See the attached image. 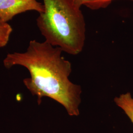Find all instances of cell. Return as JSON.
Segmentation results:
<instances>
[{"instance_id":"6","label":"cell","mask_w":133,"mask_h":133,"mask_svg":"<svg viewBox=\"0 0 133 133\" xmlns=\"http://www.w3.org/2000/svg\"><path fill=\"white\" fill-rule=\"evenodd\" d=\"M114 1V0H89L84 5L91 10H100L108 8ZM129 1L133 2V0Z\"/></svg>"},{"instance_id":"3","label":"cell","mask_w":133,"mask_h":133,"mask_svg":"<svg viewBox=\"0 0 133 133\" xmlns=\"http://www.w3.org/2000/svg\"><path fill=\"white\" fill-rule=\"evenodd\" d=\"M35 11H44L43 3L38 0H0V20L8 22L17 15Z\"/></svg>"},{"instance_id":"1","label":"cell","mask_w":133,"mask_h":133,"mask_svg":"<svg viewBox=\"0 0 133 133\" xmlns=\"http://www.w3.org/2000/svg\"><path fill=\"white\" fill-rule=\"evenodd\" d=\"M63 52L45 41L32 40L24 52L8 53L3 65L8 69L21 66L28 71L30 77L24 78L23 84L37 97L38 105L48 97L62 105L70 116H78L82 88L70 80L72 66L62 56Z\"/></svg>"},{"instance_id":"5","label":"cell","mask_w":133,"mask_h":133,"mask_svg":"<svg viewBox=\"0 0 133 133\" xmlns=\"http://www.w3.org/2000/svg\"><path fill=\"white\" fill-rule=\"evenodd\" d=\"M12 31V28L8 22L0 20V48L8 44Z\"/></svg>"},{"instance_id":"2","label":"cell","mask_w":133,"mask_h":133,"mask_svg":"<svg viewBox=\"0 0 133 133\" xmlns=\"http://www.w3.org/2000/svg\"><path fill=\"white\" fill-rule=\"evenodd\" d=\"M44 11L37 25L45 42L63 52L77 55L83 50L86 23L81 8L73 0H43Z\"/></svg>"},{"instance_id":"4","label":"cell","mask_w":133,"mask_h":133,"mask_svg":"<svg viewBox=\"0 0 133 133\" xmlns=\"http://www.w3.org/2000/svg\"><path fill=\"white\" fill-rule=\"evenodd\" d=\"M114 103L122 109L133 124V97L130 92L122 94L114 99Z\"/></svg>"},{"instance_id":"7","label":"cell","mask_w":133,"mask_h":133,"mask_svg":"<svg viewBox=\"0 0 133 133\" xmlns=\"http://www.w3.org/2000/svg\"><path fill=\"white\" fill-rule=\"evenodd\" d=\"M73 1L78 6L81 8L82 6L84 5L86 3V2L89 0H73Z\"/></svg>"}]
</instances>
